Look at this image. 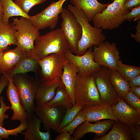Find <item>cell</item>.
Segmentation results:
<instances>
[{"label":"cell","instance_id":"obj_41","mask_svg":"<svg viewBox=\"0 0 140 140\" xmlns=\"http://www.w3.org/2000/svg\"><path fill=\"white\" fill-rule=\"evenodd\" d=\"M136 32L135 34L130 33L131 37L137 42L140 43V20L138 21L137 25L135 27Z\"/></svg>","mask_w":140,"mask_h":140},{"label":"cell","instance_id":"obj_29","mask_svg":"<svg viewBox=\"0 0 140 140\" xmlns=\"http://www.w3.org/2000/svg\"><path fill=\"white\" fill-rule=\"evenodd\" d=\"M117 71L128 81L140 74V67L125 65L120 59L117 63Z\"/></svg>","mask_w":140,"mask_h":140},{"label":"cell","instance_id":"obj_2","mask_svg":"<svg viewBox=\"0 0 140 140\" xmlns=\"http://www.w3.org/2000/svg\"><path fill=\"white\" fill-rule=\"evenodd\" d=\"M34 52L39 60L56 53L65 55L69 50L68 43L60 28L39 35L35 40Z\"/></svg>","mask_w":140,"mask_h":140},{"label":"cell","instance_id":"obj_7","mask_svg":"<svg viewBox=\"0 0 140 140\" xmlns=\"http://www.w3.org/2000/svg\"><path fill=\"white\" fill-rule=\"evenodd\" d=\"M69 61L65 55L53 53L40 60L41 69L40 81L49 83L61 80L63 68Z\"/></svg>","mask_w":140,"mask_h":140},{"label":"cell","instance_id":"obj_10","mask_svg":"<svg viewBox=\"0 0 140 140\" xmlns=\"http://www.w3.org/2000/svg\"><path fill=\"white\" fill-rule=\"evenodd\" d=\"M66 0H59L52 2L40 12L30 16V21L39 30L48 27L53 30L58 23L59 15L62 11L63 5Z\"/></svg>","mask_w":140,"mask_h":140},{"label":"cell","instance_id":"obj_24","mask_svg":"<svg viewBox=\"0 0 140 140\" xmlns=\"http://www.w3.org/2000/svg\"><path fill=\"white\" fill-rule=\"evenodd\" d=\"M94 140H131L130 127L118 120L115 121L110 131L100 137L95 135Z\"/></svg>","mask_w":140,"mask_h":140},{"label":"cell","instance_id":"obj_1","mask_svg":"<svg viewBox=\"0 0 140 140\" xmlns=\"http://www.w3.org/2000/svg\"><path fill=\"white\" fill-rule=\"evenodd\" d=\"M67 9L73 13L82 27V36L78 42L76 55H82L90 47L98 46L104 41L106 37L102 33V29L91 26L81 10L71 4L68 5Z\"/></svg>","mask_w":140,"mask_h":140},{"label":"cell","instance_id":"obj_34","mask_svg":"<svg viewBox=\"0 0 140 140\" xmlns=\"http://www.w3.org/2000/svg\"><path fill=\"white\" fill-rule=\"evenodd\" d=\"M123 99L128 105L140 114V99L129 91Z\"/></svg>","mask_w":140,"mask_h":140},{"label":"cell","instance_id":"obj_40","mask_svg":"<svg viewBox=\"0 0 140 140\" xmlns=\"http://www.w3.org/2000/svg\"><path fill=\"white\" fill-rule=\"evenodd\" d=\"M59 133L55 138V140H76L73 136H71L67 131H63Z\"/></svg>","mask_w":140,"mask_h":140},{"label":"cell","instance_id":"obj_22","mask_svg":"<svg viewBox=\"0 0 140 140\" xmlns=\"http://www.w3.org/2000/svg\"><path fill=\"white\" fill-rule=\"evenodd\" d=\"M79 70L73 63L69 61L64 66L61 79L71 99L73 106L75 105V82Z\"/></svg>","mask_w":140,"mask_h":140},{"label":"cell","instance_id":"obj_38","mask_svg":"<svg viewBox=\"0 0 140 140\" xmlns=\"http://www.w3.org/2000/svg\"><path fill=\"white\" fill-rule=\"evenodd\" d=\"M139 6H140V0H125L123 5L124 9L129 11Z\"/></svg>","mask_w":140,"mask_h":140},{"label":"cell","instance_id":"obj_11","mask_svg":"<svg viewBox=\"0 0 140 140\" xmlns=\"http://www.w3.org/2000/svg\"><path fill=\"white\" fill-rule=\"evenodd\" d=\"M94 60L101 66L110 69L117 70V65L120 59V53L116 44L106 41L98 46H94L93 49Z\"/></svg>","mask_w":140,"mask_h":140},{"label":"cell","instance_id":"obj_15","mask_svg":"<svg viewBox=\"0 0 140 140\" xmlns=\"http://www.w3.org/2000/svg\"><path fill=\"white\" fill-rule=\"evenodd\" d=\"M114 120L106 119L99 121L95 123H90L86 121L76 129L73 134V136L76 140L82 138L86 134L93 133L95 134L97 137H101L105 135L109 130L111 128Z\"/></svg>","mask_w":140,"mask_h":140},{"label":"cell","instance_id":"obj_43","mask_svg":"<svg viewBox=\"0 0 140 140\" xmlns=\"http://www.w3.org/2000/svg\"><path fill=\"white\" fill-rule=\"evenodd\" d=\"M129 91L140 99V87L130 88Z\"/></svg>","mask_w":140,"mask_h":140},{"label":"cell","instance_id":"obj_12","mask_svg":"<svg viewBox=\"0 0 140 140\" xmlns=\"http://www.w3.org/2000/svg\"><path fill=\"white\" fill-rule=\"evenodd\" d=\"M93 46L90 47L82 55H78L69 50L65 54L69 61L74 64L79 70V73L84 75H92L101 67L94 60Z\"/></svg>","mask_w":140,"mask_h":140},{"label":"cell","instance_id":"obj_14","mask_svg":"<svg viewBox=\"0 0 140 140\" xmlns=\"http://www.w3.org/2000/svg\"><path fill=\"white\" fill-rule=\"evenodd\" d=\"M9 83L6 90L7 97L11 105L10 109L13 111L11 119L20 122L27 120V114L22 104L18 93L12 78L8 77Z\"/></svg>","mask_w":140,"mask_h":140},{"label":"cell","instance_id":"obj_44","mask_svg":"<svg viewBox=\"0 0 140 140\" xmlns=\"http://www.w3.org/2000/svg\"><path fill=\"white\" fill-rule=\"evenodd\" d=\"M3 11L1 3V0H0V24L3 23Z\"/></svg>","mask_w":140,"mask_h":140},{"label":"cell","instance_id":"obj_26","mask_svg":"<svg viewBox=\"0 0 140 140\" xmlns=\"http://www.w3.org/2000/svg\"><path fill=\"white\" fill-rule=\"evenodd\" d=\"M44 105L64 107L66 109L73 106L71 97L64 85L57 88L53 98Z\"/></svg>","mask_w":140,"mask_h":140},{"label":"cell","instance_id":"obj_30","mask_svg":"<svg viewBox=\"0 0 140 140\" xmlns=\"http://www.w3.org/2000/svg\"><path fill=\"white\" fill-rule=\"evenodd\" d=\"M84 106L74 105L71 108L66 109V113L55 131L58 132L60 130L71 123Z\"/></svg>","mask_w":140,"mask_h":140},{"label":"cell","instance_id":"obj_5","mask_svg":"<svg viewBox=\"0 0 140 140\" xmlns=\"http://www.w3.org/2000/svg\"><path fill=\"white\" fill-rule=\"evenodd\" d=\"M12 21L16 30V47L24 52H33L35 41L40 35L39 30L26 17L13 18Z\"/></svg>","mask_w":140,"mask_h":140},{"label":"cell","instance_id":"obj_42","mask_svg":"<svg viewBox=\"0 0 140 140\" xmlns=\"http://www.w3.org/2000/svg\"><path fill=\"white\" fill-rule=\"evenodd\" d=\"M128 82L130 88L140 87V74L135 77Z\"/></svg>","mask_w":140,"mask_h":140},{"label":"cell","instance_id":"obj_13","mask_svg":"<svg viewBox=\"0 0 140 140\" xmlns=\"http://www.w3.org/2000/svg\"><path fill=\"white\" fill-rule=\"evenodd\" d=\"M59 108L45 105L36 107L34 113L47 130L55 131L59 126L62 115Z\"/></svg>","mask_w":140,"mask_h":140},{"label":"cell","instance_id":"obj_4","mask_svg":"<svg viewBox=\"0 0 140 140\" xmlns=\"http://www.w3.org/2000/svg\"><path fill=\"white\" fill-rule=\"evenodd\" d=\"M125 0H114L101 13L93 18L94 27L102 29L111 30L118 27L124 21L126 14L130 11L123 7Z\"/></svg>","mask_w":140,"mask_h":140},{"label":"cell","instance_id":"obj_16","mask_svg":"<svg viewBox=\"0 0 140 140\" xmlns=\"http://www.w3.org/2000/svg\"><path fill=\"white\" fill-rule=\"evenodd\" d=\"M113 113L118 119L129 127L140 124V114L121 98L118 103L111 106Z\"/></svg>","mask_w":140,"mask_h":140},{"label":"cell","instance_id":"obj_3","mask_svg":"<svg viewBox=\"0 0 140 140\" xmlns=\"http://www.w3.org/2000/svg\"><path fill=\"white\" fill-rule=\"evenodd\" d=\"M74 98L76 106L103 105L92 75L78 73L75 82Z\"/></svg>","mask_w":140,"mask_h":140},{"label":"cell","instance_id":"obj_45","mask_svg":"<svg viewBox=\"0 0 140 140\" xmlns=\"http://www.w3.org/2000/svg\"><path fill=\"white\" fill-rule=\"evenodd\" d=\"M6 50H3L0 49V59L4 52ZM2 74L0 70V74Z\"/></svg>","mask_w":140,"mask_h":140},{"label":"cell","instance_id":"obj_20","mask_svg":"<svg viewBox=\"0 0 140 140\" xmlns=\"http://www.w3.org/2000/svg\"><path fill=\"white\" fill-rule=\"evenodd\" d=\"M39 60L34 52H25L16 66L9 73L4 74L8 77L12 78L17 74H25L31 72L36 73L39 66Z\"/></svg>","mask_w":140,"mask_h":140},{"label":"cell","instance_id":"obj_39","mask_svg":"<svg viewBox=\"0 0 140 140\" xmlns=\"http://www.w3.org/2000/svg\"><path fill=\"white\" fill-rule=\"evenodd\" d=\"M9 83L8 77L5 74H2L0 78V99L1 95L3 90L7 87ZM1 103L0 100V107Z\"/></svg>","mask_w":140,"mask_h":140},{"label":"cell","instance_id":"obj_23","mask_svg":"<svg viewBox=\"0 0 140 140\" xmlns=\"http://www.w3.org/2000/svg\"><path fill=\"white\" fill-rule=\"evenodd\" d=\"M72 5L81 10L89 22L94 16L101 12L110 3L102 4L97 0H70Z\"/></svg>","mask_w":140,"mask_h":140},{"label":"cell","instance_id":"obj_9","mask_svg":"<svg viewBox=\"0 0 140 140\" xmlns=\"http://www.w3.org/2000/svg\"><path fill=\"white\" fill-rule=\"evenodd\" d=\"M61 14L62 21L60 29L68 43L69 50L76 54L78 42L82 36L81 26L73 13L68 9L63 8Z\"/></svg>","mask_w":140,"mask_h":140},{"label":"cell","instance_id":"obj_35","mask_svg":"<svg viewBox=\"0 0 140 140\" xmlns=\"http://www.w3.org/2000/svg\"><path fill=\"white\" fill-rule=\"evenodd\" d=\"M1 106L0 107V126L3 127L5 120L9 118V116L5 114L6 112L10 108V107L7 106L4 101V98L1 96L0 99Z\"/></svg>","mask_w":140,"mask_h":140},{"label":"cell","instance_id":"obj_36","mask_svg":"<svg viewBox=\"0 0 140 140\" xmlns=\"http://www.w3.org/2000/svg\"><path fill=\"white\" fill-rule=\"evenodd\" d=\"M133 19L134 21L140 20V6L134 8L129 11L126 15L124 21L131 22Z\"/></svg>","mask_w":140,"mask_h":140},{"label":"cell","instance_id":"obj_19","mask_svg":"<svg viewBox=\"0 0 140 140\" xmlns=\"http://www.w3.org/2000/svg\"><path fill=\"white\" fill-rule=\"evenodd\" d=\"M35 102L36 106L44 105L54 96L57 88L63 84L61 80L49 83L38 81Z\"/></svg>","mask_w":140,"mask_h":140},{"label":"cell","instance_id":"obj_17","mask_svg":"<svg viewBox=\"0 0 140 140\" xmlns=\"http://www.w3.org/2000/svg\"><path fill=\"white\" fill-rule=\"evenodd\" d=\"M86 121L96 122L101 120H118L114 115L111 106L106 105L84 106L80 110Z\"/></svg>","mask_w":140,"mask_h":140},{"label":"cell","instance_id":"obj_18","mask_svg":"<svg viewBox=\"0 0 140 140\" xmlns=\"http://www.w3.org/2000/svg\"><path fill=\"white\" fill-rule=\"evenodd\" d=\"M27 125L23 133L25 140H50L51 139L50 130L46 132L40 130L41 122L36 115L34 113L28 116Z\"/></svg>","mask_w":140,"mask_h":140},{"label":"cell","instance_id":"obj_6","mask_svg":"<svg viewBox=\"0 0 140 140\" xmlns=\"http://www.w3.org/2000/svg\"><path fill=\"white\" fill-rule=\"evenodd\" d=\"M12 78L17 88L21 103L28 116L32 115L34 113L36 107L35 99L38 81L27 76L25 74H16Z\"/></svg>","mask_w":140,"mask_h":140},{"label":"cell","instance_id":"obj_8","mask_svg":"<svg viewBox=\"0 0 140 140\" xmlns=\"http://www.w3.org/2000/svg\"><path fill=\"white\" fill-rule=\"evenodd\" d=\"M110 70L108 67L102 66L92 75L102 103L111 106L117 104L120 98L110 82Z\"/></svg>","mask_w":140,"mask_h":140},{"label":"cell","instance_id":"obj_27","mask_svg":"<svg viewBox=\"0 0 140 140\" xmlns=\"http://www.w3.org/2000/svg\"><path fill=\"white\" fill-rule=\"evenodd\" d=\"M3 11L2 22L7 24L9 18L15 16H20L30 19V16L24 13L12 0H1Z\"/></svg>","mask_w":140,"mask_h":140},{"label":"cell","instance_id":"obj_32","mask_svg":"<svg viewBox=\"0 0 140 140\" xmlns=\"http://www.w3.org/2000/svg\"><path fill=\"white\" fill-rule=\"evenodd\" d=\"M86 121V120L85 117L80 110L71 123L60 130L58 132L59 133L66 131L68 132L71 135H72L79 126Z\"/></svg>","mask_w":140,"mask_h":140},{"label":"cell","instance_id":"obj_33","mask_svg":"<svg viewBox=\"0 0 140 140\" xmlns=\"http://www.w3.org/2000/svg\"><path fill=\"white\" fill-rule=\"evenodd\" d=\"M46 0H15L14 2L26 14L29 15L31 9L34 6L44 3Z\"/></svg>","mask_w":140,"mask_h":140},{"label":"cell","instance_id":"obj_28","mask_svg":"<svg viewBox=\"0 0 140 140\" xmlns=\"http://www.w3.org/2000/svg\"><path fill=\"white\" fill-rule=\"evenodd\" d=\"M110 80L119 97L123 98L129 91L128 82L117 70H110Z\"/></svg>","mask_w":140,"mask_h":140},{"label":"cell","instance_id":"obj_31","mask_svg":"<svg viewBox=\"0 0 140 140\" xmlns=\"http://www.w3.org/2000/svg\"><path fill=\"white\" fill-rule=\"evenodd\" d=\"M27 125V120L21 122L17 127L12 129H6L0 126V137L2 139H8L10 135L18 136L19 134L25 130Z\"/></svg>","mask_w":140,"mask_h":140},{"label":"cell","instance_id":"obj_37","mask_svg":"<svg viewBox=\"0 0 140 140\" xmlns=\"http://www.w3.org/2000/svg\"><path fill=\"white\" fill-rule=\"evenodd\" d=\"M131 139L140 140V126L139 125H134L130 127Z\"/></svg>","mask_w":140,"mask_h":140},{"label":"cell","instance_id":"obj_21","mask_svg":"<svg viewBox=\"0 0 140 140\" xmlns=\"http://www.w3.org/2000/svg\"><path fill=\"white\" fill-rule=\"evenodd\" d=\"M25 53L17 47L5 51L0 59V70L1 74H7L13 69Z\"/></svg>","mask_w":140,"mask_h":140},{"label":"cell","instance_id":"obj_25","mask_svg":"<svg viewBox=\"0 0 140 140\" xmlns=\"http://www.w3.org/2000/svg\"><path fill=\"white\" fill-rule=\"evenodd\" d=\"M16 30L12 23L7 24L3 23L0 24V49L7 50L9 45L16 46Z\"/></svg>","mask_w":140,"mask_h":140}]
</instances>
